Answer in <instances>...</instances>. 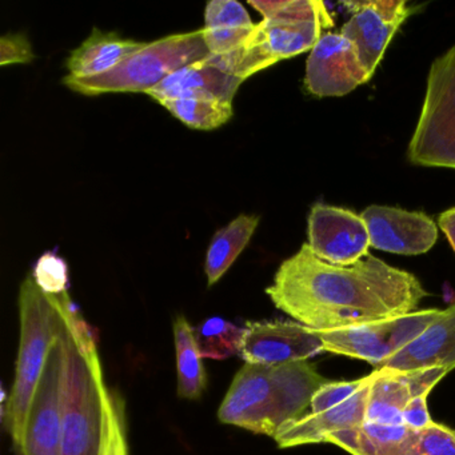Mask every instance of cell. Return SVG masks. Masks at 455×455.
Here are the masks:
<instances>
[{
	"label": "cell",
	"mask_w": 455,
	"mask_h": 455,
	"mask_svg": "<svg viewBox=\"0 0 455 455\" xmlns=\"http://www.w3.org/2000/svg\"><path fill=\"white\" fill-rule=\"evenodd\" d=\"M266 294L298 323L322 331L412 313L428 292L417 276L371 254L330 265L305 243L279 266Z\"/></svg>",
	"instance_id": "obj_1"
},
{
	"label": "cell",
	"mask_w": 455,
	"mask_h": 455,
	"mask_svg": "<svg viewBox=\"0 0 455 455\" xmlns=\"http://www.w3.org/2000/svg\"><path fill=\"white\" fill-rule=\"evenodd\" d=\"M427 396L428 394L415 396L404 407L402 420H403V425L411 430H422L433 423L430 412H428Z\"/></svg>",
	"instance_id": "obj_32"
},
{
	"label": "cell",
	"mask_w": 455,
	"mask_h": 455,
	"mask_svg": "<svg viewBox=\"0 0 455 455\" xmlns=\"http://www.w3.org/2000/svg\"><path fill=\"white\" fill-rule=\"evenodd\" d=\"M372 249L401 255H420L438 239L435 223L423 212L396 207L372 206L362 212Z\"/></svg>",
	"instance_id": "obj_14"
},
{
	"label": "cell",
	"mask_w": 455,
	"mask_h": 455,
	"mask_svg": "<svg viewBox=\"0 0 455 455\" xmlns=\"http://www.w3.org/2000/svg\"><path fill=\"white\" fill-rule=\"evenodd\" d=\"M255 28L249 12L235 0H212L204 10V38L210 55L239 49Z\"/></svg>",
	"instance_id": "obj_21"
},
{
	"label": "cell",
	"mask_w": 455,
	"mask_h": 455,
	"mask_svg": "<svg viewBox=\"0 0 455 455\" xmlns=\"http://www.w3.org/2000/svg\"><path fill=\"white\" fill-rule=\"evenodd\" d=\"M210 52L204 30L167 36L143 44L118 68L97 78L76 79L66 76L63 84L86 97L108 92H148L175 71L201 62Z\"/></svg>",
	"instance_id": "obj_5"
},
{
	"label": "cell",
	"mask_w": 455,
	"mask_h": 455,
	"mask_svg": "<svg viewBox=\"0 0 455 455\" xmlns=\"http://www.w3.org/2000/svg\"><path fill=\"white\" fill-rule=\"evenodd\" d=\"M446 369L394 370L375 369L372 371L366 422L383 425H403L402 414L411 399L430 394L439 380L446 377Z\"/></svg>",
	"instance_id": "obj_15"
},
{
	"label": "cell",
	"mask_w": 455,
	"mask_h": 455,
	"mask_svg": "<svg viewBox=\"0 0 455 455\" xmlns=\"http://www.w3.org/2000/svg\"><path fill=\"white\" fill-rule=\"evenodd\" d=\"M34 58L33 46L26 34H6L0 39V66L28 65Z\"/></svg>",
	"instance_id": "obj_31"
},
{
	"label": "cell",
	"mask_w": 455,
	"mask_h": 455,
	"mask_svg": "<svg viewBox=\"0 0 455 455\" xmlns=\"http://www.w3.org/2000/svg\"><path fill=\"white\" fill-rule=\"evenodd\" d=\"M415 430L404 425L364 422L356 427L331 434L332 443L351 455H410Z\"/></svg>",
	"instance_id": "obj_20"
},
{
	"label": "cell",
	"mask_w": 455,
	"mask_h": 455,
	"mask_svg": "<svg viewBox=\"0 0 455 455\" xmlns=\"http://www.w3.org/2000/svg\"><path fill=\"white\" fill-rule=\"evenodd\" d=\"M105 455H130L126 403L121 394L116 390H111L110 428H108Z\"/></svg>",
	"instance_id": "obj_29"
},
{
	"label": "cell",
	"mask_w": 455,
	"mask_h": 455,
	"mask_svg": "<svg viewBox=\"0 0 455 455\" xmlns=\"http://www.w3.org/2000/svg\"><path fill=\"white\" fill-rule=\"evenodd\" d=\"M438 225L446 234L447 239L455 251V207L439 215Z\"/></svg>",
	"instance_id": "obj_33"
},
{
	"label": "cell",
	"mask_w": 455,
	"mask_h": 455,
	"mask_svg": "<svg viewBox=\"0 0 455 455\" xmlns=\"http://www.w3.org/2000/svg\"><path fill=\"white\" fill-rule=\"evenodd\" d=\"M243 82L215 68L206 58L175 71L146 94L158 103L177 98H209L233 103Z\"/></svg>",
	"instance_id": "obj_17"
},
{
	"label": "cell",
	"mask_w": 455,
	"mask_h": 455,
	"mask_svg": "<svg viewBox=\"0 0 455 455\" xmlns=\"http://www.w3.org/2000/svg\"><path fill=\"white\" fill-rule=\"evenodd\" d=\"M66 385L60 455H105L111 390L106 383L95 331L79 315L65 332Z\"/></svg>",
	"instance_id": "obj_3"
},
{
	"label": "cell",
	"mask_w": 455,
	"mask_h": 455,
	"mask_svg": "<svg viewBox=\"0 0 455 455\" xmlns=\"http://www.w3.org/2000/svg\"><path fill=\"white\" fill-rule=\"evenodd\" d=\"M33 278L39 289L46 294H65L68 289V263L55 252H44L36 260Z\"/></svg>",
	"instance_id": "obj_27"
},
{
	"label": "cell",
	"mask_w": 455,
	"mask_h": 455,
	"mask_svg": "<svg viewBox=\"0 0 455 455\" xmlns=\"http://www.w3.org/2000/svg\"><path fill=\"white\" fill-rule=\"evenodd\" d=\"M252 9L262 14L263 20L289 18V20H319L332 28L331 17L323 2L315 0H278V2H249Z\"/></svg>",
	"instance_id": "obj_26"
},
{
	"label": "cell",
	"mask_w": 455,
	"mask_h": 455,
	"mask_svg": "<svg viewBox=\"0 0 455 455\" xmlns=\"http://www.w3.org/2000/svg\"><path fill=\"white\" fill-rule=\"evenodd\" d=\"M367 377L355 380H339V382H326L316 390L311 399L310 412H322L332 409L338 404L355 395L362 386L366 383Z\"/></svg>",
	"instance_id": "obj_30"
},
{
	"label": "cell",
	"mask_w": 455,
	"mask_h": 455,
	"mask_svg": "<svg viewBox=\"0 0 455 455\" xmlns=\"http://www.w3.org/2000/svg\"><path fill=\"white\" fill-rule=\"evenodd\" d=\"M442 310L412 311L343 329L318 331L327 353L339 354L369 362L375 369L385 366L418 335L433 323Z\"/></svg>",
	"instance_id": "obj_8"
},
{
	"label": "cell",
	"mask_w": 455,
	"mask_h": 455,
	"mask_svg": "<svg viewBox=\"0 0 455 455\" xmlns=\"http://www.w3.org/2000/svg\"><path fill=\"white\" fill-rule=\"evenodd\" d=\"M81 315L68 292L50 295L28 276L20 286V337L15 379L4 419L17 455H22L26 418L54 343Z\"/></svg>",
	"instance_id": "obj_4"
},
{
	"label": "cell",
	"mask_w": 455,
	"mask_h": 455,
	"mask_svg": "<svg viewBox=\"0 0 455 455\" xmlns=\"http://www.w3.org/2000/svg\"><path fill=\"white\" fill-rule=\"evenodd\" d=\"M372 372L367 375L361 390L347 401L326 411L308 412L305 417L282 427L274 436L281 449L303 446V444L326 443L331 434L361 426L366 422L367 398Z\"/></svg>",
	"instance_id": "obj_16"
},
{
	"label": "cell",
	"mask_w": 455,
	"mask_h": 455,
	"mask_svg": "<svg viewBox=\"0 0 455 455\" xmlns=\"http://www.w3.org/2000/svg\"><path fill=\"white\" fill-rule=\"evenodd\" d=\"M145 42L122 38L116 33L94 28L92 36L71 52L66 62L68 76L76 79L97 78L118 68Z\"/></svg>",
	"instance_id": "obj_19"
},
{
	"label": "cell",
	"mask_w": 455,
	"mask_h": 455,
	"mask_svg": "<svg viewBox=\"0 0 455 455\" xmlns=\"http://www.w3.org/2000/svg\"><path fill=\"white\" fill-rule=\"evenodd\" d=\"M258 225V215L241 214L214 234L204 263L209 287L214 286L238 259L251 241Z\"/></svg>",
	"instance_id": "obj_22"
},
{
	"label": "cell",
	"mask_w": 455,
	"mask_h": 455,
	"mask_svg": "<svg viewBox=\"0 0 455 455\" xmlns=\"http://www.w3.org/2000/svg\"><path fill=\"white\" fill-rule=\"evenodd\" d=\"M311 251L330 265L351 266L369 255V230L361 214L315 204L308 215Z\"/></svg>",
	"instance_id": "obj_10"
},
{
	"label": "cell",
	"mask_w": 455,
	"mask_h": 455,
	"mask_svg": "<svg viewBox=\"0 0 455 455\" xmlns=\"http://www.w3.org/2000/svg\"><path fill=\"white\" fill-rule=\"evenodd\" d=\"M65 332L52 346L34 393L26 418L22 455H60L68 364Z\"/></svg>",
	"instance_id": "obj_9"
},
{
	"label": "cell",
	"mask_w": 455,
	"mask_h": 455,
	"mask_svg": "<svg viewBox=\"0 0 455 455\" xmlns=\"http://www.w3.org/2000/svg\"><path fill=\"white\" fill-rule=\"evenodd\" d=\"M409 159L418 166L455 170V47L431 65Z\"/></svg>",
	"instance_id": "obj_6"
},
{
	"label": "cell",
	"mask_w": 455,
	"mask_h": 455,
	"mask_svg": "<svg viewBox=\"0 0 455 455\" xmlns=\"http://www.w3.org/2000/svg\"><path fill=\"white\" fill-rule=\"evenodd\" d=\"M327 28L319 20L270 18L255 25L239 49L222 57L209 55L215 68L246 81L281 60L311 52Z\"/></svg>",
	"instance_id": "obj_7"
},
{
	"label": "cell",
	"mask_w": 455,
	"mask_h": 455,
	"mask_svg": "<svg viewBox=\"0 0 455 455\" xmlns=\"http://www.w3.org/2000/svg\"><path fill=\"white\" fill-rule=\"evenodd\" d=\"M355 7L340 34L353 42L370 78L385 55L402 23L411 14L403 0H374L353 4Z\"/></svg>",
	"instance_id": "obj_13"
},
{
	"label": "cell",
	"mask_w": 455,
	"mask_h": 455,
	"mask_svg": "<svg viewBox=\"0 0 455 455\" xmlns=\"http://www.w3.org/2000/svg\"><path fill=\"white\" fill-rule=\"evenodd\" d=\"M386 369H455V305L426 327L403 350L385 364ZM380 367V369H383Z\"/></svg>",
	"instance_id": "obj_18"
},
{
	"label": "cell",
	"mask_w": 455,
	"mask_h": 455,
	"mask_svg": "<svg viewBox=\"0 0 455 455\" xmlns=\"http://www.w3.org/2000/svg\"><path fill=\"white\" fill-rule=\"evenodd\" d=\"M316 330L290 321H258L244 324L241 358L250 364H282L308 361L323 353Z\"/></svg>",
	"instance_id": "obj_12"
},
{
	"label": "cell",
	"mask_w": 455,
	"mask_h": 455,
	"mask_svg": "<svg viewBox=\"0 0 455 455\" xmlns=\"http://www.w3.org/2000/svg\"><path fill=\"white\" fill-rule=\"evenodd\" d=\"M175 351H177L178 395L196 401L207 387L204 356L196 345L194 327L185 315L174 319Z\"/></svg>",
	"instance_id": "obj_23"
},
{
	"label": "cell",
	"mask_w": 455,
	"mask_h": 455,
	"mask_svg": "<svg viewBox=\"0 0 455 455\" xmlns=\"http://www.w3.org/2000/svg\"><path fill=\"white\" fill-rule=\"evenodd\" d=\"M194 334L204 358L225 361L241 353L244 327L236 326L220 316H212L194 327Z\"/></svg>",
	"instance_id": "obj_25"
},
{
	"label": "cell",
	"mask_w": 455,
	"mask_h": 455,
	"mask_svg": "<svg viewBox=\"0 0 455 455\" xmlns=\"http://www.w3.org/2000/svg\"><path fill=\"white\" fill-rule=\"evenodd\" d=\"M410 455H455V430L435 422L415 430Z\"/></svg>",
	"instance_id": "obj_28"
},
{
	"label": "cell",
	"mask_w": 455,
	"mask_h": 455,
	"mask_svg": "<svg viewBox=\"0 0 455 455\" xmlns=\"http://www.w3.org/2000/svg\"><path fill=\"white\" fill-rule=\"evenodd\" d=\"M178 121L194 130L220 129L234 116L233 103L209 98H177L159 103Z\"/></svg>",
	"instance_id": "obj_24"
},
{
	"label": "cell",
	"mask_w": 455,
	"mask_h": 455,
	"mask_svg": "<svg viewBox=\"0 0 455 455\" xmlns=\"http://www.w3.org/2000/svg\"><path fill=\"white\" fill-rule=\"evenodd\" d=\"M353 42L340 33H326L311 50L305 89L314 97H343L370 81Z\"/></svg>",
	"instance_id": "obj_11"
},
{
	"label": "cell",
	"mask_w": 455,
	"mask_h": 455,
	"mask_svg": "<svg viewBox=\"0 0 455 455\" xmlns=\"http://www.w3.org/2000/svg\"><path fill=\"white\" fill-rule=\"evenodd\" d=\"M326 382L308 361L244 363L220 403L218 418L225 425L274 438L282 427L310 412L314 394Z\"/></svg>",
	"instance_id": "obj_2"
}]
</instances>
